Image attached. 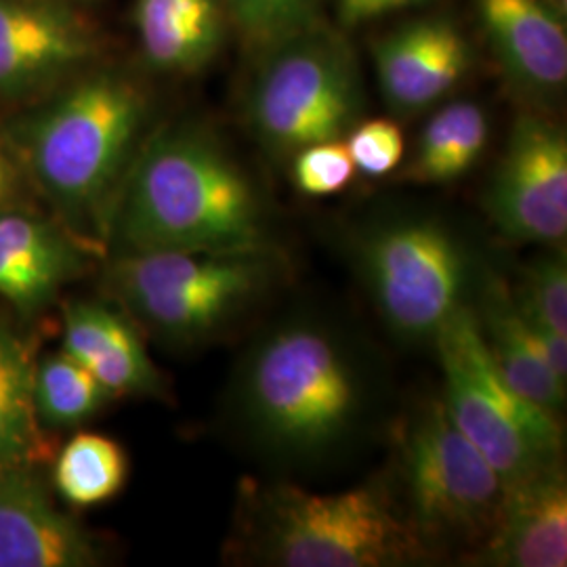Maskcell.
I'll list each match as a JSON object with an SVG mask.
<instances>
[{
  "instance_id": "obj_1",
  "label": "cell",
  "mask_w": 567,
  "mask_h": 567,
  "mask_svg": "<svg viewBox=\"0 0 567 567\" xmlns=\"http://www.w3.org/2000/svg\"><path fill=\"white\" fill-rule=\"evenodd\" d=\"M112 229L124 252L267 250L255 185L221 143L194 128L147 143L124 179Z\"/></svg>"
},
{
  "instance_id": "obj_2",
  "label": "cell",
  "mask_w": 567,
  "mask_h": 567,
  "mask_svg": "<svg viewBox=\"0 0 567 567\" xmlns=\"http://www.w3.org/2000/svg\"><path fill=\"white\" fill-rule=\"evenodd\" d=\"M145 118L137 82L95 72L21 124V161L79 243L107 238Z\"/></svg>"
},
{
  "instance_id": "obj_3",
  "label": "cell",
  "mask_w": 567,
  "mask_h": 567,
  "mask_svg": "<svg viewBox=\"0 0 567 567\" xmlns=\"http://www.w3.org/2000/svg\"><path fill=\"white\" fill-rule=\"evenodd\" d=\"M364 374L324 326L288 322L265 334L243 370L244 421L267 450L313 458L341 446L365 410Z\"/></svg>"
},
{
  "instance_id": "obj_4",
  "label": "cell",
  "mask_w": 567,
  "mask_h": 567,
  "mask_svg": "<svg viewBox=\"0 0 567 567\" xmlns=\"http://www.w3.org/2000/svg\"><path fill=\"white\" fill-rule=\"evenodd\" d=\"M248 534L259 559L282 567H395L426 557L425 538L379 486L337 494L248 489Z\"/></svg>"
},
{
  "instance_id": "obj_5",
  "label": "cell",
  "mask_w": 567,
  "mask_h": 567,
  "mask_svg": "<svg viewBox=\"0 0 567 567\" xmlns=\"http://www.w3.org/2000/svg\"><path fill=\"white\" fill-rule=\"evenodd\" d=\"M246 93V118L276 154L343 140L364 110L360 65L343 37L322 23L265 49Z\"/></svg>"
},
{
  "instance_id": "obj_6",
  "label": "cell",
  "mask_w": 567,
  "mask_h": 567,
  "mask_svg": "<svg viewBox=\"0 0 567 567\" xmlns=\"http://www.w3.org/2000/svg\"><path fill=\"white\" fill-rule=\"evenodd\" d=\"M433 343L444 374L447 414L503 484L561 458L559 416L508 385L468 305L447 318Z\"/></svg>"
},
{
  "instance_id": "obj_7",
  "label": "cell",
  "mask_w": 567,
  "mask_h": 567,
  "mask_svg": "<svg viewBox=\"0 0 567 567\" xmlns=\"http://www.w3.org/2000/svg\"><path fill=\"white\" fill-rule=\"evenodd\" d=\"M276 267L267 250L124 252L110 269L128 311L173 341L210 337L255 303Z\"/></svg>"
},
{
  "instance_id": "obj_8",
  "label": "cell",
  "mask_w": 567,
  "mask_h": 567,
  "mask_svg": "<svg viewBox=\"0 0 567 567\" xmlns=\"http://www.w3.org/2000/svg\"><path fill=\"white\" fill-rule=\"evenodd\" d=\"M360 271L377 311L404 341H433L465 305L468 259L446 225L398 219L368 231Z\"/></svg>"
},
{
  "instance_id": "obj_9",
  "label": "cell",
  "mask_w": 567,
  "mask_h": 567,
  "mask_svg": "<svg viewBox=\"0 0 567 567\" xmlns=\"http://www.w3.org/2000/svg\"><path fill=\"white\" fill-rule=\"evenodd\" d=\"M402 471L410 522L423 538H484L496 515L503 482L447 414L429 402L408 426Z\"/></svg>"
},
{
  "instance_id": "obj_10",
  "label": "cell",
  "mask_w": 567,
  "mask_h": 567,
  "mask_svg": "<svg viewBox=\"0 0 567 567\" xmlns=\"http://www.w3.org/2000/svg\"><path fill=\"white\" fill-rule=\"evenodd\" d=\"M486 208L513 243H566L567 137L557 122L540 112L517 116L487 187Z\"/></svg>"
},
{
  "instance_id": "obj_11",
  "label": "cell",
  "mask_w": 567,
  "mask_h": 567,
  "mask_svg": "<svg viewBox=\"0 0 567 567\" xmlns=\"http://www.w3.org/2000/svg\"><path fill=\"white\" fill-rule=\"evenodd\" d=\"M97 53L91 28L55 0H0V97H28Z\"/></svg>"
},
{
  "instance_id": "obj_12",
  "label": "cell",
  "mask_w": 567,
  "mask_h": 567,
  "mask_svg": "<svg viewBox=\"0 0 567 567\" xmlns=\"http://www.w3.org/2000/svg\"><path fill=\"white\" fill-rule=\"evenodd\" d=\"M386 105L402 116L425 112L463 81L471 65L465 34L450 20L408 21L372 44Z\"/></svg>"
},
{
  "instance_id": "obj_13",
  "label": "cell",
  "mask_w": 567,
  "mask_h": 567,
  "mask_svg": "<svg viewBox=\"0 0 567 567\" xmlns=\"http://www.w3.org/2000/svg\"><path fill=\"white\" fill-rule=\"evenodd\" d=\"M480 561L498 567L567 566V482L559 461L503 484Z\"/></svg>"
},
{
  "instance_id": "obj_14",
  "label": "cell",
  "mask_w": 567,
  "mask_h": 567,
  "mask_svg": "<svg viewBox=\"0 0 567 567\" xmlns=\"http://www.w3.org/2000/svg\"><path fill=\"white\" fill-rule=\"evenodd\" d=\"M95 540L55 507L32 463L0 468V567H86Z\"/></svg>"
},
{
  "instance_id": "obj_15",
  "label": "cell",
  "mask_w": 567,
  "mask_h": 567,
  "mask_svg": "<svg viewBox=\"0 0 567 567\" xmlns=\"http://www.w3.org/2000/svg\"><path fill=\"white\" fill-rule=\"evenodd\" d=\"M477 9L508 82L536 102L557 97L567 82L566 16L548 0H477Z\"/></svg>"
},
{
  "instance_id": "obj_16",
  "label": "cell",
  "mask_w": 567,
  "mask_h": 567,
  "mask_svg": "<svg viewBox=\"0 0 567 567\" xmlns=\"http://www.w3.org/2000/svg\"><path fill=\"white\" fill-rule=\"evenodd\" d=\"M82 244L41 217L0 208V299L21 313L53 303L84 269Z\"/></svg>"
},
{
  "instance_id": "obj_17",
  "label": "cell",
  "mask_w": 567,
  "mask_h": 567,
  "mask_svg": "<svg viewBox=\"0 0 567 567\" xmlns=\"http://www.w3.org/2000/svg\"><path fill=\"white\" fill-rule=\"evenodd\" d=\"M61 349L84 365L114 398L156 395L163 377L135 328L118 311L93 301L63 309Z\"/></svg>"
},
{
  "instance_id": "obj_18",
  "label": "cell",
  "mask_w": 567,
  "mask_h": 567,
  "mask_svg": "<svg viewBox=\"0 0 567 567\" xmlns=\"http://www.w3.org/2000/svg\"><path fill=\"white\" fill-rule=\"evenodd\" d=\"M480 305L475 316L498 372L529 402L559 416L566 405V379L548 364L536 332L519 311L507 282L487 276Z\"/></svg>"
},
{
  "instance_id": "obj_19",
  "label": "cell",
  "mask_w": 567,
  "mask_h": 567,
  "mask_svg": "<svg viewBox=\"0 0 567 567\" xmlns=\"http://www.w3.org/2000/svg\"><path fill=\"white\" fill-rule=\"evenodd\" d=\"M135 25L145 61L163 74H196L225 41L224 0H135Z\"/></svg>"
},
{
  "instance_id": "obj_20",
  "label": "cell",
  "mask_w": 567,
  "mask_h": 567,
  "mask_svg": "<svg viewBox=\"0 0 567 567\" xmlns=\"http://www.w3.org/2000/svg\"><path fill=\"white\" fill-rule=\"evenodd\" d=\"M487 137L489 122L480 103H447L426 122L405 177L419 183L456 182L482 158Z\"/></svg>"
},
{
  "instance_id": "obj_21",
  "label": "cell",
  "mask_w": 567,
  "mask_h": 567,
  "mask_svg": "<svg viewBox=\"0 0 567 567\" xmlns=\"http://www.w3.org/2000/svg\"><path fill=\"white\" fill-rule=\"evenodd\" d=\"M34 368L28 344L11 326L0 322V468L25 465L39 456Z\"/></svg>"
},
{
  "instance_id": "obj_22",
  "label": "cell",
  "mask_w": 567,
  "mask_h": 567,
  "mask_svg": "<svg viewBox=\"0 0 567 567\" xmlns=\"http://www.w3.org/2000/svg\"><path fill=\"white\" fill-rule=\"evenodd\" d=\"M128 461L118 442L102 433L74 435L58 456L53 480L74 507H95L114 498L126 482Z\"/></svg>"
},
{
  "instance_id": "obj_23",
  "label": "cell",
  "mask_w": 567,
  "mask_h": 567,
  "mask_svg": "<svg viewBox=\"0 0 567 567\" xmlns=\"http://www.w3.org/2000/svg\"><path fill=\"white\" fill-rule=\"evenodd\" d=\"M114 395L63 349L34 368V408L39 423L74 426L93 419Z\"/></svg>"
},
{
  "instance_id": "obj_24",
  "label": "cell",
  "mask_w": 567,
  "mask_h": 567,
  "mask_svg": "<svg viewBox=\"0 0 567 567\" xmlns=\"http://www.w3.org/2000/svg\"><path fill=\"white\" fill-rule=\"evenodd\" d=\"M519 311L532 324L567 334V259L564 248L550 246L527 265L519 286L513 290Z\"/></svg>"
},
{
  "instance_id": "obj_25",
  "label": "cell",
  "mask_w": 567,
  "mask_h": 567,
  "mask_svg": "<svg viewBox=\"0 0 567 567\" xmlns=\"http://www.w3.org/2000/svg\"><path fill=\"white\" fill-rule=\"evenodd\" d=\"M224 7L244 41L265 51L316 23L320 0H224Z\"/></svg>"
},
{
  "instance_id": "obj_26",
  "label": "cell",
  "mask_w": 567,
  "mask_h": 567,
  "mask_svg": "<svg viewBox=\"0 0 567 567\" xmlns=\"http://www.w3.org/2000/svg\"><path fill=\"white\" fill-rule=\"evenodd\" d=\"M355 166L341 140L313 143L292 154V182L305 196L322 198L343 192Z\"/></svg>"
},
{
  "instance_id": "obj_27",
  "label": "cell",
  "mask_w": 567,
  "mask_h": 567,
  "mask_svg": "<svg viewBox=\"0 0 567 567\" xmlns=\"http://www.w3.org/2000/svg\"><path fill=\"white\" fill-rule=\"evenodd\" d=\"M347 135V152L365 177H385L404 161V133L398 122L372 118L355 124Z\"/></svg>"
},
{
  "instance_id": "obj_28",
  "label": "cell",
  "mask_w": 567,
  "mask_h": 567,
  "mask_svg": "<svg viewBox=\"0 0 567 567\" xmlns=\"http://www.w3.org/2000/svg\"><path fill=\"white\" fill-rule=\"evenodd\" d=\"M421 2L426 0H337V16L341 23L353 28Z\"/></svg>"
},
{
  "instance_id": "obj_29",
  "label": "cell",
  "mask_w": 567,
  "mask_h": 567,
  "mask_svg": "<svg viewBox=\"0 0 567 567\" xmlns=\"http://www.w3.org/2000/svg\"><path fill=\"white\" fill-rule=\"evenodd\" d=\"M20 168L13 152L0 137V208H11L20 196Z\"/></svg>"
},
{
  "instance_id": "obj_30",
  "label": "cell",
  "mask_w": 567,
  "mask_h": 567,
  "mask_svg": "<svg viewBox=\"0 0 567 567\" xmlns=\"http://www.w3.org/2000/svg\"><path fill=\"white\" fill-rule=\"evenodd\" d=\"M550 2H553V4H555V7H557V9H559L564 16H566L567 0H550Z\"/></svg>"
}]
</instances>
